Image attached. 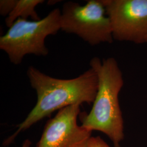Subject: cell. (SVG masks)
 Segmentation results:
<instances>
[{"instance_id": "obj_1", "label": "cell", "mask_w": 147, "mask_h": 147, "mask_svg": "<svg viewBox=\"0 0 147 147\" xmlns=\"http://www.w3.org/2000/svg\"><path fill=\"white\" fill-rule=\"evenodd\" d=\"M27 75L36 92L37 102L25 120L17 125L16 131L4 141L5 146L13 142L21 132L56 111L71 105L93 103L98 90V76L91 68L71 79L54 78L33 66L27 69Z\"/></svg>"}, {"instance_id": "obj_2", "label": "cell", "mask_w": 147, "mask_h": 147, "mask_svg": "<svg viewBox=\"0 0 147 147\" xmlns=\"http://www.w3.org/2000/svg\"><path fill=\"white\" fill-rule=\"evenodd\" d=\"M90 68L97 74L98 87L92 108L88 114H80L82 126L91 131L105 134L115 147H120L124 138V121L118 96L124 85L123 74L113 57L92 58Z\"/></svg>"}, {"instance_id": "obj_3", "label": "cell", "mask_w": 147, "mask_h": 147, "mask_svg": "<svg viewBox=\"0 0 147 147\" xmlns=\"http://www.w3.org/2000/svg\"><path fill=\"white\" fill-rule=\"evenodd\" d=\"M61 10L56 8L39 20L18 19L0 37L1 50L15 65L20 64L27 55L47 56L49 49L45 44V39L61 30Z\"/></svg>"}, {"instance_id": "obj_4", "label": "cell", "mask_w": 147, "mask_h": 147, "mask_svg": "<svg viewBox=\"0 0 147 147\" xmlns=\"http://www.w3.org/2000/svg\"><path fill=\"white\" fill-rule=\"evenodd\" d=\"M61 30L74 34L91 46L113 42L112 29L102 0H89L85 5L68 1L61 11Z\"/></svg>"}, {"instance_id": "obj_5", "label": "cell", "mask_w": 147, "mask_h": 147, "mask_svg": "<svg viewBox=\"0 0 147 147\" xmlns=\"http://www.w3.org/2000/svg\"><path fill=\"white\" fill-rule=\"evenodd\" d=\"M113 39L147 43V0H102Z\"/></svg>"}, {"instance_id": "obj_6", "label": "cell", "mask_w": 147, "mask_h": 147, "mask_svg": "<svg viewBox=\"0 0 147 147\" xmlns=\"http://www.w3.org/2000/svg\"><path fill=\"white\" fill-rule=\"evenodd\" d=\"M80 106L58 111L46 123L36 147H87L92 131L78 124Z\"/></svg>"}, {"instance_id": "obj_7", "label": "cell", "mask_w": 147, "mask_h": 147, "mask_svg": "<svg viewBox=\"0 0 147 147\" xmlns=\"http://www.w3.org/2000/svg\"><path fill=\"white\" fill-rule=\"evenodd\" d=\"M44 2V0H17L14 9L5 18L6 26L9 28L19 18L28 20V18H31L33 21L40 20L35 8Z\"/></svg>"}, {"instance_id": "obj_8", "label": "cell", "mask_w": 147, "mask_h": 147, "mask_svg": "<svg viewBox=\"0 0 147 147\" xmlns=\"http://www.w3.org/2000/svg\"><path fill=\"white\" fill-rule=\"evenodd\" d=\"M17 3V0H1L0 1V14L6 18L10 14L14 9Z\"/></svg>"}, {"instance_id": "obj_9", "label": "cell", "mask_w": 147, "mask_h": 147, "mask_svg": "<svg viewBox=\"0 0 147 147\" xmlns=\"http://www.w3.org/2000/svg\"><path fill=\"white\" fill-rule=\"evenodd\" d=\"M87 147H111L100 136L91 137Z\"/></svg>"}, {"instance_id": "obj_10", "label": "cell", "mask_w": 147, "mask_h": 147, "mask_svg": "<svg viewBox=\"0 0 147 147\" xmlns=\"http://www.w3.org/2000/svg\"><path fill=\"white\" fill-rule=\"evenodd\" d=\"M31 143V141L29 139H26L24 141L21 147H30Z\"/></svg>"}]
</instances>
